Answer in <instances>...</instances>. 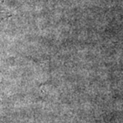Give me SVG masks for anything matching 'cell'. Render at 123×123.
Instances as JSON below:
<instances>
[{"label": "cell", "mask_w": 123, "mask_h": 123, "mask_svg": "<svg viewBox=\"0 0 123 123\" xmlns=\"http://www.w3.org/2000/svg\"><path fill=\"white\" fill-rule=\"evenodd\" d=\"M4 0H0V22L6 18V9L3 6Z\"/></svg>", "instance_id": "cell-1"}]
</instances>
